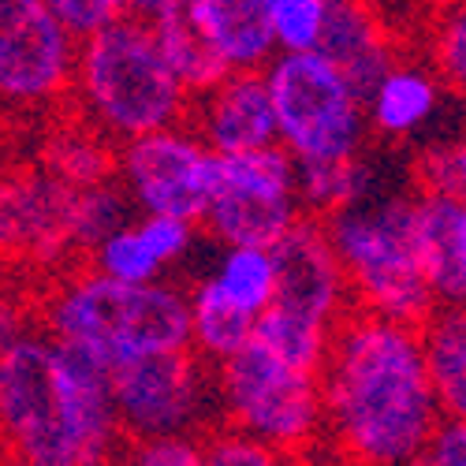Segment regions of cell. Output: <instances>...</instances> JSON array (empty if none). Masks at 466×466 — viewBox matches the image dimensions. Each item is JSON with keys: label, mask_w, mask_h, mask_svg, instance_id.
I'll return each mask as SVG.
<instances>
[{"label": "cell", "mask_w": 466, "mask_h": 466, "mask_svg": "<svg viewBox=\"0 0 466 466\" xmlns=\"http://www.w3.org/2000/svg\"><path fill=\"white\" fill-rule=\"evenodd\" d=\"M325 441L339 466H421L444 410L421 332L355 309L321 370Z\"/></svg>", "instance_id": "1"}, {"label": "cell", "mask_w": 466, "mask_h": 466, "mask_svg": "<svg viewBox=\"0 0 466 466\" xmlns=\"http://www.w3.org/2000/svg\"><path fill=\"white\" fill-rule=\"evenodd\" d=\"M0 421L23 466H116L127 448L112 373L37 321L0 343Z\"/></svg>", "instance_id": "2"}, {"label": "cell", "mask_w": 466, "mask_h": 466, "mask_svg": "<svg viewBox=\"0 0 466 466\" xmlns=\"http://www.w3.org/2000/svg\"><path fill=\"white\" fill-rule=\"evenodd\" d=\"M37 325L101 370L190 351V295L179 284H120L94 268H67L37 299Z\"/></svg>", "instance_id": "3"}, {"label": "cell", "mask_w": 466, "mask_h": 466, "mask_svg": "<svg viewBox=\"0 0 466 466\" xmlns=\"http://www.w3.org/2000/svg\"><path fill=\"white\" fill-rule=\"evenodd\" d=\"M71 97L79 105V120L97 127L116 146L183 127L194 105L153 30L135 19L131 8L116 26L90 37L79 49V75H75Z\"/></svg>", "instance_id": "4"}, {"label": "cell", "mask_w": 466, "mask_h": 466, "mask_svg": "<svg viewBox=\"0 0 466 466\" xmlns=\"http://www.w3.org/2000/svg\"><path fill=\"white\" fill-rule=\"evenodd\" d=\"M325 224L351 280L355 309L421 329L441 302L414 243V194H388Z\"/></svg>", "instance_id": "5"}, {"label": "cell", "mask_w": 466, "mask_h": 466, "mask_svg": "<svg viewBox=\"0 0 466 466\" xmlns=\"http://www.w3.org/2000/svg\"><path fill=\"white\" fill-rule=\"evenodd\" d=\"M220 421L288 459L318 451L325 441L321 377L280 362L254 339L243 355L217 370Z\"/></svg>", "instance_id": "6"}, {"label": "cell", "mask_w": 466, "mask_h": 466, "mask_svg": "<svg viewBox=\"0 0 466 466\" xmlns=\"http://www.w3.org/2000/svg\"><path fill=\"white\" fill-rule=\"evenodd\" d=\"M277 105L280 146L299 165L362 157L370 116L366 97L321 53L277 56L265 71Z\"/></svg>", "instance_id": "7"}, {"label": "cell", "mask_w": 466, "mask_h": 466, "mask_svg": "<svg viewBox=\"0 0 466 466\" xmlns=\"http://www.w3.org/2000/svg\"><path fill=\"white\" fill-rule=\"evenodd\" d=\"M116 418L127 441L213 437L220 421L217 370L194 351L153 355L112 373Z\"/></svg>", "instance_id": "8"}, {"label": "cell", "mask_w": 466, "mask_h": 466, "mask_svg": "<svg viewBox=\"0 0 466 466\" xmlns=\"http://www.w3.org/2000/svg\"><path fill=\"white\" fill-rule=\"evenodd\" d=\"M299 161L284 146L217 157L206 231L220 247L273 250L302 220Z\"/></svg>", "instance_id": "9"}, {"label": "cell", "mask_w": 466, "mask_h": 466, "mask_svg": "<svg viewBox=\"0 0 466 466\" xmlns=\"http://www.w3.org/2000/svg\"><path fill=\"white\" fill-rule=\"evenodd\" d=\"M217 153L187 124L120 146L116 183L127 190L138 217H176L202 224L213 198Z\"/></svg>", "instance_id": "10"}, {"label": "cell", "mask_w": 466, "mask_h": 466, "mask_svg": "<svg viewBox=\"0 0 466 466\" xmlns=\"http://www.w3.org/2000/svg\"><path fill=\"white\" fill-rule=\"evenodd\" d=\"M79 42L67 34L53 0L0 5V94L12 108H46L75 94Z\"/></svg>", "instance_id": "11"}, {"label": "cell", "mask_w": 466, "mask_h": 466, "mask_svg": "<svg viewBox=\"0 0 466 466\" xmlns=\"http://www.w3.org/2000/svg\"><path fill=\"white\" fill-rule=\"evenodd\" d=\"M5 243L26 265H64L79 247V190L56 179L49 168H23L5 183V206H0Z\"/></svg>", "instance_id": "12"}, {"label": "cell", "mask_w": 466, "mask_h": 466, "mask_svg": "<svg viewBox=\"0 0 466 466\" xmlns=\"http://www.w3.org/2000/svg\"><path fill=\"white\" fill-rule=\"evenodd\" d=\"M277 258V306L306 321L339 329L355 314V291L332 247L329 224L302 217L273 247Z\"/></svg>", "instance_id": "13"}, {"label": "cell", "mask_w": 466, "mask_h": 466, "mask_svg": "<svg viewBox=\"0 0 466 466\" xmlns=\"http://www.w3.org/2000/svg\"><path fill=\"white\" fill-rule=\"evenodd\" d=\"M187 127L217 157H239V153L280 146L277 105L265 71H231L220 86L194 97Z\"/></svg>", "instance_id": "14"}, {"label": "cell", "mask_w": 466, "mask_h": 466, "mask_svg": "<svg viewBox=\"0 0 466 466\" xmlns=\"http://www.w3.org/2000/svg\"><path fill=\"white\" fill-rule=\"evenodd\" d=\"M451 90L430 60H403L384 71V79L366 94L370 131L388 142H407L425 135L437 120Z\"/></svg>", "instance_id": "15"}, {"label": "cell", "mask_w": 466, "mask_h": 466, "mask_svg": "<svg viewBox=\"0 0 466 466\" xmlns=\"http://www.w3.org/2000/svg\"><path fill=\"white\" fill-rule=\"evenodd\" d=\"M187 15L228 71H268L280 56L268 0H187Z\"/></svg>", "instance_id": "16"}, {"label": "cell", "mask_w": 466, "mask_h": 466, "mask_svg": "<svg viewBox=\"0 0 466 466\" xmlns=\"http://www.w3.org/2000/svg\"><path fill=\"white\" fill-rule=\"evenodd\" d=\"M321 56L332 60L366 97L384 79V71L396 64L400 53L388 37V23L373 8L355 5V0H332Z\"/></svg>", "instance_id": "17"}, {"label": "cell", "mask_w": 466, "mask_h": 466, "mask_svg": "<svg viewBox=\"0 0 466 466\" xmlns=\"http://www.w3.org/2000/svg\"><path fill=\"white\" fill-rule=\"evenodd\" d=\"M127 8H131L135 19H142L153 30V37H157L165 60L179 75V83L190 90V97L209 94L213 86H220L228 75H231L217 60V53L209 49L202 30L190 23L187 0H131Z\"/></svg>", "instance_id": "18"}, {"label": "cell", "mask_w": 466, "mask_h": 466, "mask_svg": "<svg viewBox=\"0 0 466 466\" xmlns=\"http://www.w3.org/2000/svg\"><path fill=\"white\" fill-rule=\"evenodd\" d=\"M466 202L451 194H414V243L441 306H459V254H462Z\"/></svg>", "instance_id": "19"}, {"label": "cell", "mask_w": 466, "mask_h": 466, "mask_svg": "<svg viewBox=\"0 0 466 466\" xmlns=\"http://www.w3.org/2000/svg\"><path fill=\"white\" fill-rule=\"evenodd\" d=\"M187 295H190V351L206 366L220 370L254 343L258 318L243 314L236 302H228L206 277L194 280Z\"/></svg>", "instance_id": "20"}, {"label": "cell", "mask_w": 466, "mask_h": 466, "mask_svg": "<svg viewBox=\"0 0 466 466\" xmlns=\"http://www.w3.org/2000/svg\"><path fill=\"white\" fill-rule=\"evenodd\" d=\"M418 332L444 418L466 421V306H437Z\"/></svg>", "instance_id": "21"}, {"label": "cell", "mask_w": 466, "mask_h": 466, "mask_svg": "<svg viewBox=\"0 0 466 466\" xmlns=\"http://www.w3.org/2000/svg\"><path fill=\"white\" fill-rule=\"evenodd\" d=\"M396 190L377 187V165L366 157L332 161V165H299V202L302 213L314 220H332L347 209L388 198Z\"/></svg>", "instance_id": "22"}, {"label": "cell", "mask_w": 466, "mask_h": 466, "mask_svg": "<svg viewBox=\"0 0 466 466\" xmlns=\"http://www.w3.org/2000/svg\"><path fill=\"white\" fill-rule=\"evenodd\" d=\"M42 168H49L56 179L71 183L75 190H90L112 183L116 168H120V146L108 142L97 127L86 120L67 124L49 135L42 149Z\"/></svg>", "instance_id": "23"}, {"label": "cell", "mask_w": 466, "mask_h": 466, "mask_svg": "<svg viewBox=\"0 0 466 466\" xmlns=\"http://www.w3.org/2000/svg\"><path fill=\"white\" fill-rule=\"evenodd\" d=\"M206 280L228 299L236 302L243 314L265 318L277 306V258L273 250H254V247H224Z\"/></svg>", "instance_id": "24"}, {"label": "cell", "mask_w": 466, "mask_h": 466, "mask_svg": "<svg viewBox=\"0 0 466 466\" xmlns=\"http://www.w3.org/2000/svg\"><path fill=\"white\" fill-rule=\"evenodd\" d=\"M336 332L339 329L306 321L299 314H288V309L273 306L258 321V336L254 339L265 347V351H273L280 362H288V366H295L302 373L321 377V370L329 362V351H332V343H336Z\"/></svg>", "instance_id": "25"}, {"label": "cell", "mask_w": 466, "mask_h": 466, "mask_svg": "<svg viewBox=\"0 0 466 466\" xmlns=\"http://www.w3.org/2000/svg\"><path fill=\"white\" fill-rule=\"evenodd\" d=\"M94 273L108 277V280H120V284H161L168 268L161 265V258L153 254L149 239L142 236V228H138V217L120 228V231H112V236L86 258Z\"/></svg>", "instance_id": "26"}, {"label": "cell", "mask_w": 466, "mask_h": 466, "mask_svg": "<svg viewBox=\"0 0 466 466\" xmlns=\"http://www.w3.org/2000/svg\"><path fill=\"white\" fill-rule=\"evenodd\" d=\"M329 15L332 0H268V23H273L280 56L321 53Z\"/></svg>", "instance_id": "27"}, {"label": "cell", "mask_w": 466, "mask_h": 466, "mask_svg": "<svg viewBox=\"0 0 466 466\" xmlns=\"http://www.w3.org/2000/svg\"><path fill=\"white\" fill-rule=\"evenodd\" d=\"M135 206L127 198V190L120 183H105V187H90L79 190V247L90 258L112 231H120L135 220Z\"/></svg>", "instance_id": "28"}, {"label": "cell", "mask_w": 466, "mask_h": 466, "mask_svg": "<svg viewBox=\"0 0 466 466\" xmlns=\"http://www.w3.org/2000/svg\"><path fill=\"white\" fill-rule=\"evenodd\" d=\"M430 64L444 86L466 101V5L441 8L430 23Z\"/></svg>", "instance_id": "29"}, {"label": "cell", "mask_w": 466, "mask_h": 466, "mask_svg": "<svg viewBox=\"0 0 466 466\" xmlns=\"http://www.w3.org/2000/svg\"><path fill=\"white\" fill-rule=\"evenodd\" d=\"M414 179L425 194H451L466 202V127L455 138L425 146L414 165Z\"/></svg>", "instance_id": "30"}, {"label": "cell", "mask_w": 466, "mask_h": 466, "mask_svg": "<svg viewBox=\"0 0 466 466\" xmlns=\"http://www.w3.org/2000/svg\"><path fill=\"white\" fill-rule=\"evenodd\" d=\"M116 466H209V448L202 437L127 441Z\"/></svg>", "instance_id": "31"}, {"label": "cell", "mask_w": 466, "mask_h": 466, "mask_svg": "<svg viewBox=\"0 0 466 466\" xmlns=\"http://www.w3.org/2000/svg\"><path fill=\"white\" fill-rule=\"evenodd\" d=\"M53 12L60 15L75 42L86 46L90 37L120 23L127 15V5H120V0H53Z\"/></svg>", "instance_id": "32"}, {"label": "cell", "mask_w": 466, "mask_h": 466, "mask_svg": "<svg viewBox=\"0 0 466 466\" xmlns=\"http://www.w3.org/2000/svg\"><path fill=\"white\" fill-rule=\"evenodd\" d=\"M206 448H209V466H295L288 455L236 430H217L213 437H206Z\"/></svg>", "instance_id": "33"}, {"label": "cell", "mask_w": 466, "mask_h": 466, "mask_svg": "<svg viewBox=\"0 0 466 466\" xmlns=\"http://www.w3.org/2000/svg\"><path fill=\"white\" fill-rule=\"evenodd\" d=\"M142 236L149 239L153 254L161 258L165 268H176L187 261V254L198 243V224L176 220V217H138Z\"/></svg>", "instance_id": "34"}, {"label": "cell", "mask_w": 466, "mask_h": 466, "mask_svg": "<svg viewBox=\"0 0 466 466\" xmlns=\"http://www.w3.org/2000/svg\"><path fill=\"white\" fill-rule=\"evenodd\" d=\"M421 466H466V421L444 418V425L437 430Z\"/></svg>", "instance_id": "35"}, {"label": "cell", "mask_w": 466, "mask_h": 466, "mask_svg": "<svg viewBox=\"0 0 466 466\" xmlns=\"http://www.w3.org/2000/svg\"><path fill=\"white\" fill-rule=\"evenodd\" d=\"M459 306H466V228H462V254H459Z\"/></svg>", "instance_id": "36"}, {"label": "cell", "mask_w": 466, "mask_h": 466, "mask_svg": "<svg viewBox=\"0 0 466 466\" xmlns=\"http://www.w3.org/2000/svg\"><path fill=\"white\" fill-rule=\"evenodd\" d=\"M5 466H23V462H15V459H12V455H8V459H5Z\"/></svg>", "instance_id": "37"}]
</instances>
